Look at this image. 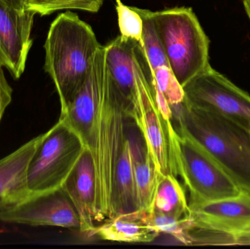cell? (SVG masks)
Returning <instances> with one entry per match:
<instances>
[{
  "label": "cell",
  "instance_id": "obj_1",
  "mask_svg": "<svg viewBox=\"0 0 250 249\" xmlns=\"http://www.w3.org/2000/svg\"><path fill=\"white\" fill-rule=\"evenodd\" d=\"M101 47L92 26L76 13H60L51 23L44 44L43 68L55 85L61 111L83 86Z\"/></svg>",
  "mask_w": 250,
  "mask_h": 249
},
{
  "label": "cell",
  "instance_id": "obj_2",
  "mask_svg": "<svg viewBox=\"0 0 250 249\" xmlns=\"http://www.w3.org/2000/svg\"><path fill=\"white\" fill-rule=\"evenodd\" d=\"M177 128L205 148L229 176L250 194V133L234 121L184 100L172 108Z\"/></svg>",
  "mask_w": 250,
  "mask_h": 249
},
{
  "label": "cell",
  "instance_id": "obj_3",
  "mask_svg": "<svg viewBox=\"0 0 250 249\" xmlns=\"http://www.w3.org/2000/svg\"><path fill=\"white\" fill-rule=\"evenodd\" d=\"M151 15L170 70L183 87L209 67V39L191 7Z\"/></svg>",
  "mask_w": 250,
  "mask_h": 249
},
{
  "label": "cell",
  "instance_id": "obj_4",
  "mask_svg": "<svg viewBox=\"0 0 250 249\" xmlns=\"http://www.w3.org/2000/svg\"><path fill=\"white\" fill-rule=\"evenodd\" d=\"M135 57L136 89L131 100L129 117L136 124L157 171L163 175L177 176L173 153L175 127L157 107L151 83L152 70L139 41L135 43Z\"/></svg>",
  "mask_w": 250,
  "mask_h": 249
},
{
  "label": "cell",
  "instance_id": "obj_5",
  "mask_svg": "<svg viewBox=\"0 0 250 249\" xmlns=\"http://www.w3.org/2000/svg\"><path fill=\"white\" fill-rule=\"evenodd\" d=\"M173 153L176 174L189 192V206L236 197L244 192L205 148L179 128L173 133Z\"/></svg>",
  "mask_w": 250,
  "mask_h": 249
},
{
  "label": "cell",
  "instance_id": "obj_6",
  "mask_svg": "<svg viewBox=\"0 0 250 249\" xmlns=\"http://www.w3.org/2000/svg\"><path fill=\"white\" fill-rule=\"evenodd\" d=\"M85 145L79 135L60 118L42 134L29 161L28 187L32 194L60 190L80 159Z\"/></svg>",
  "mask_w": 250,
  "mask_h": 249
},
{
  "label": "cell",
  "instance_id": "obj_7",
  "mask_svg": "<svg viewBox=\"0 0 250 249\" xmlns=\"http://www.w3.org/2000/svg\"><path fill=\"white\" fill-rule=\"evenodd\" d=\"M187 245L249 243L250 194L242 192L236 197L189 206Z\"/></svg>",
  "mask_w": 250,
  "mask_h": 249
},
{
  "label": "cell",
  "instance_id": "obj_8",
  "mask_svg": "<svg viewBox=\"0 0 250 249\" xmlns=\"http://www.w3.org/2000/svg\"><path fill=\"white\" fill-rule=\"evenodd\" d=\"M189 105L250 130V95L211 65L183 86Z\"/></svg>",
  "mask_w": 250,
  "mask_h": 249
},
{
  "label": "cell",
  "instance_id": "obj_9",
  "mask_svg": "<svg viewBox=\"0 0 250 249\" xmlns=\"http://www.w3.org/2000/svg\"><path fill=\"white\" fill-rule=\"evenodd\" d=\"M0 221L29 226L80 230L79 215L62 189L32 194L10 210L0 213Z\"/></svg>",
  "mask_w": 250,
  "mask_h": 249
},
{
  "label": "cell",
  "instance_id": "obj_10",
  "mask_svg": "<svg viewBox=\"0 0 250 249\" xmlns=\"http://www.w3.org/2000/svg\"><path fill=\"white\" fill-rule=\"evenodd\" d=\"M35 13L16 10L0 0V65L19 80L33 43L31 32Z\"/></svg>",
  "mask_w": 250,
  "mask_h": 249
},
{
  "label": "cell",
  "instance_id": "obj_11",
  "mask_svg": "<svg viewBox=\"0 0 250 249\" xmlns=\"http://www.w3.org/2000/svg\"><path fill=\"white\" fill-rule=\"evenodd\" d=\"M42 134L0 159V213L10 210L32 194L27 184L29 161Z\"/></svg>",
  "mask_w": 250,
  "mask_h": 249
},
{
  "label": "cell",
  "instance_id": "obj_12",
  "mask_svg": "<svg viewBox=\"0 0 250 249\" xmlns=\"http://www.w3.org/2000/svg\"><path fill=\"white\" fill-rule=\"evenodd\" d=\"M76 209L80 219V230L89 233L95 228V173L92 153L85 148L77 165L62 187Z\"/></svg>",
  "mask_w": 250,
  "mask_h": 249
},
{
  "label": "cell",
  "instance_id": "obj_13",
  "mask_svg": "<svg viewBox=\"0 0 250 249\" xmlns=\"http://www.w3.org/2000/svg\"><path fill=\"white\" fill-rule=\"evenodd\" d=\"M140 137L129 133L125 141L116 168L111 200V215L109 219L137 211L134 161L137 143Z\"/></svg>",
  "mask_w": 250,
  "mask_h": 249
},
{
  "label": "cell",
  "instance_id": "obj_14",
  "mask_svg": "<svg viewBox=\"0 0 250 249\" xmlns=\"http://www.w3.org/2000/svg\"><path fill=\"white\" fill-rule=\"evenodd\" d=\"M89 236L98 237L104 241L125 243L152 242L160 235L140 221L120 215L99 227H95Z\"/></svg>",
  "mask_w": 250,
  "mask_h": 249
},
{
  "label": "cell",
  "instance_id": "obj_15",
  "mask_svg": "<svg viewBox=\"0 0 250 249\" xmlns=\"http://www.w3.org/2000/svg\"><path fill=\"white\" fill-rule=\"evenodd\" d=\"M162 174L156 169L154 162L142 145L141 139L137 143L134 161V181L137 211L151 208Z\"/></svg>",
  "mask_w": 250,
  "mask_h": 249
},
{
  "label": "cell",
  "instance_id": "obj_16",
  "mask_svg": "<svg viewBox=\"0 0 250 249\" xmlns=\"http://www.w3.org/2000/svg\"><path fill=\"white\" fill-rule=\"evenodd\" d=\"M162 214L176 219H182L189 214V203L183 187L176 176L168 174L162 175L151 208Z\"/></svg>",
  "mask_w": 250,
  "mask_h": 249
},
{
  "label": "cell",
  "instance_id": "obj_17",
  "mask_svg": "<svg viewBox=\"0 0 250 249\" xmlns=\"http://www.w3.org/2000/svg\"><path fill=\"white\" fill-rule=\"evenodd\" d=\"M126 215L140 222L159 233L170 235L181 244L186 245L188 216L176 219L152 210L135 211Z\"/></svg>",
  "mask_w": 250,
  "mask_h": 249
},
{
  "label": "cell",
  "instance_id": "obj_18",
  "mask_svg": "<svg viewBox=\"0 0 250 249\" xmlns=\"http://www.w3.org/2000/svg\"><path fill=\"white\" fill-rule=\"evenodd\" d=\"M143 20V34L141 43L152 73L162 67H169L164 49L157 35L151 10L133 7Z\"/></svg>",
  "mask_w": 250,
  "mask_h": 249
},
{
  "label": "cell",
  "instance_id": "obj_19",
  "mask_svg": "<svg viewBox=\"0 0 250 249\" xmlns=\"http://www.w3.org/2000/svg\"><path fill=\"white\" fill-rule=\"evenodd\" d=\"M105 0H26V10L41 16L62 10H80L98 13Z\"/></svg>",
  "mask_w": 250,
  "mask_h": 249
},
{
  "label": "cell",
  "instance_id": "obj_20",
  "mask_svg": "<svg viewBox=\"0 0 250 249\" xmlns=\"http://www.w3.org/2000/svg\"><path fill=\"white\" fill-rule=\"evenodd\" d=\"M151 86L154 93L164 96L170 108L180 105L185 100L183 87L179 84L169 67H162L152 73Z\"/></svg>",
  "mask_w": 250,
  "mask_h": 249
},
{
  "label": "cell",
  "instance_id": "obj_21",
  "mask_svg": "<svg viewBox=\"0 0 250 249\" xmlns=\"http://www.w3.org/2000/svg\"><path fill=\"white\" fill-rule=\"evenodd\" d=\"M120 35L126 39L141 42L143 34V20L133 7L125 5L121 0L116 1Z\"/></svg>",
  "mask_w": 250,
  "mask_h": 249
},
{
  "label": "cell",
  "instance_id": "obj_22",
  "mask_svg": "<svg viewBox=\"0 0 250 249\" xmlns=\"http://www.w3.org/2000/svg\"><path fill=\"white\" fill-rule=\"evenodd\" d=\"M3 67L0 65V122L5 110L12 102L13 89L4 76Z\"/></svg>",
  "mask_w": 250,
  "mask_h": 249
},
{
  "label": "cell",
  "instance_id": "obj_23",
  "mask_svg": "<svg viewBox=\"0 0 250 249\" xmlns=\"http://www.w3.org/2000/svg\"><path fill=\"white\" fill-rule=\"evenodd\" d=\"M10 7L18 10L23 11L26 10V0H1Z\"/></svg>",
  "mask_w": 250,
  "mask_h": 249
},
{
  "label": "cell",
  "instance_id": "obj_24",
  "mask_svg": "<svg viewBox=\"0 0 250 249\" xmlns=\"http://www.w3.org/2000/svg\"><path fill=\"white\" fill-rule=\"evenodd\" d=\"M242 3H243L245 13H246L247 16H248L250 22V0H243Z\"/></svg>",
  "mask_w": 250,
  "mask_h": 249
},
{
  "label": "cell",
  "instance_id": "obj_25",
  "mask_svg": "<svg viewBox=\"0 0 250 249\" xmlns=\"http://www.w3.org/2000/svg\"><path fill=\"white\" fill-rule=\"evenodd\" d=\"M248 131H249V132H250V130H248Z\"/></svg>",
  "mask_w": 250,
  "mask_h": 249
}]
</instances>
